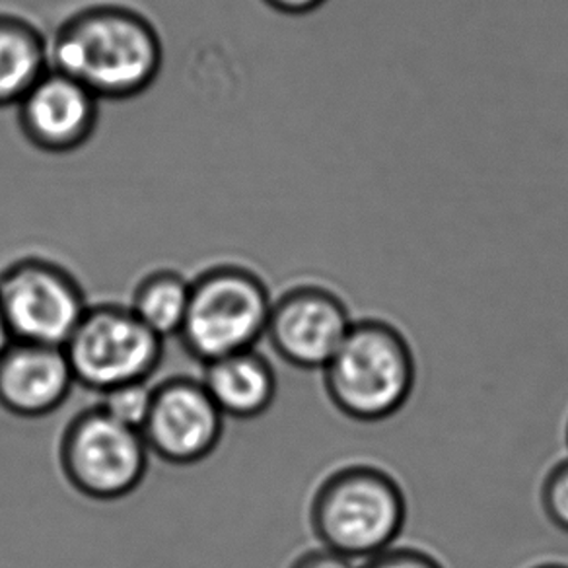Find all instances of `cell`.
<instances>
[{"label": "cell", "mask_w": 568, "mask_h": 568, "mask_svg": "<svg viewBox=\"0 0 568 568\" xmlns=\"http://www.w3.org/2000/svg\"><path fill=\"white\" fill-rule=\"evenodd\" d=\"M51 69L87 87L100 100H129L159 79L164 48L146 18L123 7L80 10L49 43Z\"/></svg>", "instance_id": "cell-1"}, {"label": "cell", "mask_w": 568, "mask_h": 568, "mask_svg": "<svg viewBox=\"0 0 568 568\" xmlns=\"http://www.w3.org/2000/svg\"><path fill=\"white\" fill-rule=\"evenodd\" d=\"M322 372L335 409L358 423H382L397 415L417 382L409 341L384 320L355 322Z\"/></svg>", "instance_id": "cell-2"}, {"label": "cell", "mask_w": 568, "mask_h": 568, "mask_svg": "<svg viewBox=\"0 0 568 568\" xmlns=\"http://www.w3.org/2000/svg\"><path fill=\"white\" fill-rule=\"evenodd\" d=\"M407 521V498L394 475L382 467H339L320 483L310 524L322 547L348 559L368 560L394 547Z\"/></svg>", "instance_id": "cell-3"}, {"label": "cell", "mask_w": 568, "mask_h": 568, "mask_svg": "<svg viewBox=\"0 0 568 568\" xmlns=\"http://www.w3.org/2000/svg\"><path fill=\"white\" fill-rule=\"evenodd\" d=\"M273 301L250 268L221 265L191 283L190 308L178 339L187 355L213 363L255 347L265 337Z\"/></svg>", "instance_id": "cell-4"}, {"label": "cell", "mask_w": 568, "mask_h": 568, "mask_svg": "<svg viewBox=\"0 0 568 568\" xmlns=\"http://www.w3.org/2000/svg\"><path fill=\"white\" fill-rule=\"evenodd\" d=\"M80 386L98 394L149 382L164 356V339L134 316L129 306H90L64 345Z\"/></svg>", "instance_id": "cell-5"}, {"label": "cell", "mask_w": 568, "mask_h": 568, "mask_svg": "<svg viewBox=\"0 0 568 568\" xmlns=\"http://www.w3.org/2000/svg\"><path fill=\"white\" fill-rule=\"evenodd\" d=\"M141 430L119 423L98 405L72 418L61 440V467L80 495L111 503L139 489L149 469Z\"/></svg>", "instance_id": "cell-6"}, {"label": "cell", "mask_w": 568, "mask_h": 568, "mask_svg": "<svg viewBox=\"0 0 568 568\" xmlns=\"http://www.w3.org/2000/svg\"><path fill=\"white\" fill-rule=\"evenodd\" d=\"M0 308L12 341L64 347L90 306L67 268L28 257L0 273Z\"/></svg>", "instance_id": "cell-7"}, {"label": "cell", "mask_w": 568, "mask_h": 568, "mask_svg": "<svg viewBox=\"0 0 568 568\" xmlns=\"http://www.w3.org/2000/svg\"><path fill=\"white\" fill-rule=\"evenodd\" d=\"M353 324L341 296L324 286L304 284L273 302L265 337L284 363L301 371H324Z\"/></svg>", "instance_id": "cell-8"}, {"label": "cell", "mask_w": 568, "mask_h": 568, "mask_svg": "<svg viewBox=\"0 0 568 568\" xmlns=\"http://www.w3.org/2000/svg\"><path fill=\"white\" fill-rule=\"evenodd\" d=\"M224 415L203 382L172 378L154 386L142 438L156 458L172 466H193L221 443Z\"/></svg>", "instance_id": "cell-9"}, {"label": "cell", "mask_w": 568, "mask_h": 568, "mask_svg": "<svg viewBox=\"0 0 568 568\" xmlns=\"http://www.w3.org/2000/svg\"><path fill=\"white\" fill-rule=\"evenodd\" d=\"M17 108L26 139L51 154L79 151L100 119V98L55 69H49Z\"/></svg>", "instance_id": "cell-10"}, {"label": "cell", "mask_w": 568, "mask_h": 568, "mask_svg": "<svg viewBox=\"0 0 568 568\" xmlns=\"http://www.w3.org/2000/svg\"><path fill=\"white\" fill-rule=\"evenodd\" d=\"M77 379L63 347L12 341L0 353V407L22 418L63 407Z\"/></svg>", "instance_id": "cell-11"}, {"label": "cell", "mask_w": 568, "mask_h": 568, "mask_svg": "<svg viewBox=\"0 0 568 568\" xmlns=\"http://www.w3.org/2000/svg\"><path fill=\"white\" fill-rule=\"evenodd\" d=\"M201 382L222 415L237 420L265 415L278 389L273 366L255 348L206 363Z\"/></svg>", "instance_id": "cell-12"}, {"label": "cell", "mask_w": 568, "mask_h": 568, "mask_svg": "<svg viewBox=\"0 0 568 568\" xmlns=\"http://www.w3.org/2000/svg\"><path fill=\"white\" fill-rule=\"evenodd\" d=\"M49 69L43 33L24 18L0 14V108L18 105Z\"/></svg>", "instance_id": "cell-13"}, {"label": "cell", "mask_w": 568, "mask_h": 568, "mask_svg": "<svg viewBox=\"0 0 568 568\" xmlns=\"http://www.w3.org/2000/svg\"><path fill=\"white\" fill-rule=\"evenodd\" d=\"M191 283L175 271H156L134 288L129 308L162 339L178 337L190 308Z\"/></svg>", "instance_id": "cell-14"}, {"label": "cell", "mask_w": 568, "mask_h": 568, "mask_svg": "<svg viewBox=\"0 0 568 568\" xmlns=\"http://www.w3.org/2000/svg\"><path fill=\"white\" fill-rule=\"evenodd\" d=\"M152 394L154 387L149 386V382L113 387L102 394L100 407L119 423L142 430V425L151 410Z\"/></svg>", "instance_id": "cell-15"}, {"label": "cell", "mask_w": 568, "mask_h": 568, "mask_svg": "<svg viewBox=\"0 0 568 568\" xmlns=\"http://www.w3.org/2000/svg\"><path fill=\"white\" fill-rule=\"evenodd\" d=\"M541 506L552 526L568 534V458L555 464L545 475Z\"/></svg>", "instance_id": "cell-16"}, {"label": "cell", "mask_w": 568, "mask_h": 568, "mask_svg": "<svg viewBox=\"0 0 568 568\" xmlns=\"http://www.w3.org/2000/svg\"><path fill=\"white\" fill-rule=\"evenodd\" d=\"M361 568H444L443 562L430 552L415 547H389L374 555Z\"/></svg>", "instance_id": "cell-17"}, {"label": "cell", "mask_w": 568, "mask_h": 568, "mask_svg": "<svg viewBox=\"0 0 568 568\" xmlns=\"http://www.w3.org/2000/svg\"><path fill=\"white\" fill-rule=\"evenodd\" d=\"M291 568H361L356 567L355 560L348 559L341 552L332 551L327 547H320L314 551L304 552L294 560Z\"/></svg>", "instance_id": "cell-18"}, {"label": "cell", "mask_w": 568, "mask_h": 568, "mask_svg": "<svg viewBox=\"0 0 568 568\" xmlns=\"http://www.w3.org/2000/svg\"><path fill=\"white\" fill-rule=\"evenodd\" d=\"M268 9L288 17H306L310 12L322 9L327 0H263Z\"/></svg>", "instance_id": "cell-19"}, {"label": "cell", "mask_w": 568, "mask_h": 568, "mask_svg": "<svg viewBox=\"0 0 568 568\" xmlns=\"http://www.w3.org/2000/svg\"><path fill=\"white\" fill-rule=\"evenodd\" d=\"M10 343H12V337H10L9 325L4 322L2 308H0V353L9 347Z\"/></svg>", "instance_id": "cell-20"}, {"label": "cell", "mask_w": 568, "mask_h": 568, "mask_svg": "<svg viewBox=\"0 0 568 568\" xmlns=\"http://www.w3.org/2000/svg\"><path fill=\"white\" fill-rule=\"evenodd\" d=\"M531 568H568V565H565V562H544V565H536Z\"/></svg>", "instance_id": "cell-21"}, {"label": "cell", "mask_w": 568, "mask_h": 568, "mask_svg": "<svg viewBox=\"0 0 568 568\" xmlns=\"http://www.w3.org/2000/svg\"><path fill=\"white\" fill-rule=\"evenodd\" d=\"M567 443H568V425H567Z\"/></svg>", "instance_id": "cell-22"}]
</instances>
